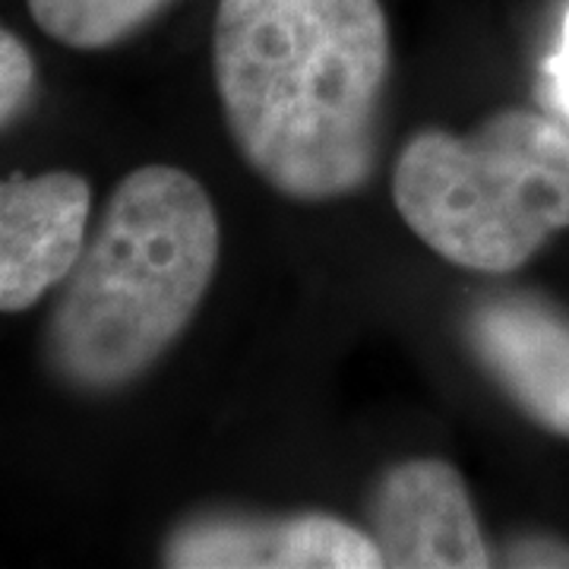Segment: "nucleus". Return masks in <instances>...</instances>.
<instances>
[{
  "instance_id": "nucleus-5",
  "label": "nucleus",
  "mask_w": 569,
  "mask_h": 569,
  "mask_svg": "<svg viewBox=\"0 0 569 569\" xmlns=\"http://www.w3.org/2000/svg\"><path fill=\"white\" fill-rule=\"evenodd\" d=\"M478 365L522 415L569 437V313L538 295H493L468 310Z\"/></svg>"
},
{
  "instance_id": "nucleus-8",
  "label": "nucleus",
  "mask_w": 569,
  "mask_h": 569,
  "mask_svg": "<svg viewBox=\"0 0 569 569\" xmlns=\"http://www.w3.org/2000/svg\"><path fill=\"white\" fill-rule=\"evenodd\" d=\"M168 0H29L44 36L77 51L111 48L133 36Z\"/></svg>"
},
{
  "instance_id": "nucleus-4",
  "label": "nucleus",
  "mask_w": 569,
  "mask_h": 569,
  "mask_svg": "<svg viewBox=\"0 0 569 569\" xmlns=\"http://www.w3.org/2000/svg\"><path fill=\"white\" fill-rule=\"evenodd\" d=\"M367 516L383 567L481 569L493 563L466 481L443 459H411L389 468Z\"/></svg>"
},
{
  "instance_id": "nucleus-7",
  "label": "nucleus",
  "mask_w": 569,
  "mask_h": 569,
  "mask_svg": "<svg viewBox=\"0 0 569 569\" xmlns=\"http://www.w3.org/2000/svg\"><path fill=\"white\" fill-rule=\"evenodd\" d=\"M164 567L295 569V516L288 519L200 516L168 538Z\"/></svg>"
},
{
  "instance_id": "nucleus-11",
  "label": "nucleus",
  "mask_w": 569,
  "mask_h": 569,
  "mask_svg": "<svg viewBox=\"0 0 569 569\" xmlns=\"http://www.w3.org/2000/svg\"><path fill=\"white\" fill-rule=\"evenodd\" d=\"M550 80H553V92H557V102L569 114V10L563 17V36H560V51L550 58L548 63Z\"/></svg>"
},
{
  "instance_id": "nucleus-3",
  "label": "nucleus",
  "mask_w": 569,
  "mask_h": 569,
  "mask_svg": "<svg viewBox=\"0 0 569 569\" xmlns=\"http://www.w3.org/2000/svg\"><path fill=\"white\" fill-rule=\"evenodd\" d=\"M392 203L447 263L507 276L569 228V133L507 108L475 133L421 130L392 168Z\"/></svg>"
},
{
  "instance_id": "nucleus-10",
  "label": "nucleus",
  "mask_w": 569,
  "mask_h": 569,
  "mask_svg": "<svg viewBox=\"0 0 569 569\" xmlns=\"http://www.w3.org/2000/svg\"><path fill=\"white\" fill-rule=\"evenodd\" d=\"M512 563H519V567H569V548L550 545V541H526L512 550Z\"/></svg>"
},
{
  "instance_id": "nucleus-2",
  "label": "nucleus",
  "mask_w": 569,
  "mask_h": 569,
  "mask_svg": "<svg viewBox=\"0 0 569 569\" xmlns=\"http://www.w3.org/2000/svg\"><path fill=\"white\" fill-rule=\"evenodd\" d=\"M222 250L206 187L171 164L123 178L61 282L44 358L67 387L118 392L183 336Z\"/></svg>"
},
{
  "instance_id": "nucleus-6",
  "label": "nucleus",
  "mask_w": 569,
  "mask_h": 569,
  "mask_svg": "<svg viewBox=\"0 0 569 569\" xmlns=\"http://www.w3.org/2000/svg\"><path fill=\"white\" fill-rule=\"evenodd\" d=\"M92 187L73 171L0 181V313L36 307L89 238Z\"/></svg>"
},
{
  "instance_id": "nucleus-9",
  "label": "nucleus",
  "mask_w": 569,
  "mask_h": 569,
  "mask_svg": "<svg viewBox=\"0 0 569 569\" xmlns=\"http://www.w3.org/2000/svg\"><path fill=\"white\" fill-rule=\"evenodd\" d=\"M36 61L7 26H0V130L20 121L36 99Z\"/></svg>"
},
{
  "instance_id": "nucleus-1",
  "label": "nucleus",
  "mask_w": 569,
  "mask_h": 569,
  "mask_svg": "<svg viewBox=\"0 0 569 569\" xmlns=\"http://www.w3.org/2000/svg\"><path fill=\"white\" fill-rule=\"evenodd\" d=\"M212 70L244 162L295 203L358 193L380 162V0H219Z\"/></svg>"
}]
</instances>
